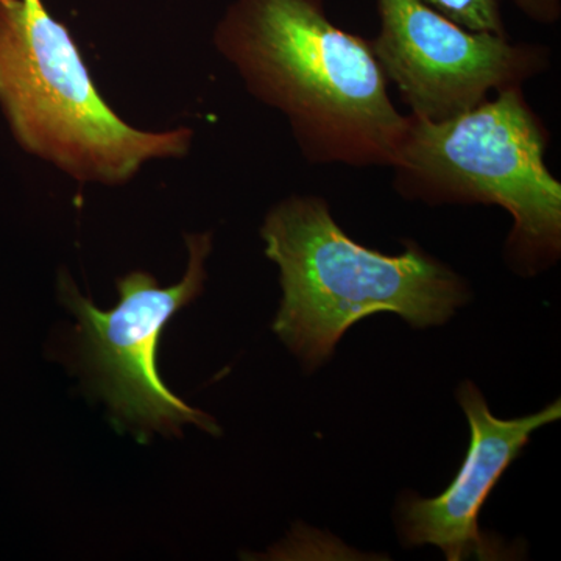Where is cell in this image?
I'll use <instances>...</instances> for the list:
<instances>
[{
    "instance_id": "ba28073f",
    "label": "cell",
    "mask_w": 561,
    "mask_h": 561,
    "mask_svg": "<svg viewBox=\"0 0 561 561\" xmlns=\"http://www.w3.org/2000/svg\"><path fill=\"white\" fill-rule=\"evenodd\" d=\"M423 2L468 31L507 35L502 21L501 0H423Z\"/></svg>"
},
{
    "instance_id": "9c48e42d",
    "label": "cell",
    "mask_w": 561,
    "mask_h": 561,
    "mask_svg": "<svg viewBox=\"0 0 561 561\" xmlns=\"http://www.w3.org/2000/svg\"><path fill=\"white\" fill-rule=\"evenodd\" d=\"M524 16L538 24L552 25L560 21L561 0H512Z\"/></svg>"
},
{
    "instance_id": "6da1fadb",
    "label": "cell",
    "mask_w": 561,
    "mask_h": 561,
    "mask_svg": "<svg viewBox=\"0 0 561 561\" xmlns=\"http://www.w3.org/2000/svg\"><path fill=\"white\" fill-rule=\"evenodd\" d=\"M214 46L256 101L278 110L311 164L391 168L408 116L391 102L368 39L324 0H232Z\"/></svg>"
},
{
    "instance_id": "7a4b0ae2",
    "label": "cell",
    "mask_w": 561,
    "mask_h": 561,
    "mask_svg": "<svg viewBox=\"0 0 561 561\" xmlns=\"http://www.w3.org/2000/svg\"><path fill=\"white\" fill-rule=\"evenodd\" d=\"M279 268L283 300L273 331L308 370L334 354L354 323L393 312L415 328L446 323L470 301L467 280L419 243L398 256L350 238L317 195L276 203L261 228Z\"/></svg>"
},
{
    "instance_id": "3957f363",
    "label": "cell",
    "mask_w": 561,
    "mask_h": 561,
    "mask_svg": "<svg viewBox=\"0 0 561 561\" xmlns=\"http://www.w3.org/2000/svg\"><path fill=\"white\" fill-rule=\"evenodd\" d=\"M0 108L22 149L81 183H128L147 161L186 157L194 138L122 121L43 0H0Z\"/></svg>"
},
{
    "instance_id": "5b68a950",
    "label": "cell",
    "mask_w": 561,
    "mask_h": 561,
    "mask_svg": "<svg viewBox=\"0 0 561 561\" xmlns=\"http://www.w3.org/2000/svg\"><path fill=\"white\" fill-rule=\"evenodd\" d=\"M186 245L190 262L179 284L160 287L150 273H128L117 279L121 300L111 311H101L83 297L68 273L58 280L61 301L79 320L95 386L116 420L142 434L179 435L186 423L220 434L213 416L173 394L158 373L161 332L176 312L201 297L213 236L186 234Z\"/></svg>"
},
{
    "instance_id": "8992f818",
    "label": "cell",
    "mask_w": 561,
    "mask_h": 561,
    "mask_svg": "<svg viewBox=\"0 0 561 561\" xmlns=\"http://www.w3.org/2000/svg\"><path fill=\"white\" fill-rule=\"evenodd\" d=\"M376 9L373 55L420 119H453L548 69L540 44L468 31L423 0H376Z\"/></svg>"
},
{
    "instance_id": "52a82bcc",
    "label": "cell",
    "mask_w": 561,
    "mask_h": 561,
    "mask_svg": "<svg viewBox=\"0 0 561 561\" xmlns=\"http://www.w3.org/2000/svg\"><path fill=\"white\" fill-rule=\"evenodd\" d=\"M471 430V443L459 472L440 496L424 500L404 493L398 502V527L404 545L437 546L449 561L471 556L494 559L497 545L483 538L479 515L502 474L518 459L530 435L560 420V401L523 419L501 420L490 412L482 391L471 381L457 390Z\"/></svg>"
},
{
    "instance_id": "277c9868",
    "label": "cell",
    "mask_w": 561,
    "mask_h": 561,
    "mask_svg": "<svg viewBox=\"0 0 561 561\" xmlns=\"http://www.w3.org/2000/svg\"><path fill=\"white\" fill-rule=\"evenodd\" d=\"M548 133L523 88L496 92L453 119L408 116L393 186L426 205H489L513 219L505 256L523 275H537L561 253V184L546 165Z\"/></svg>"
}]
</instances>
